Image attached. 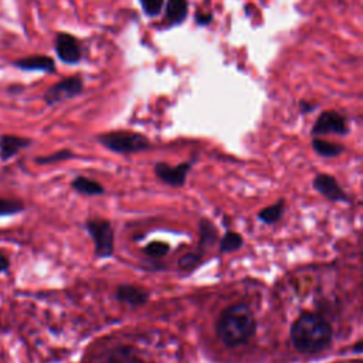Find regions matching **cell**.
Here are the masks:
<instances>
[{"mask_svg":"<svg viewBox=\"0 0 363 363\" xmlns=\"http://www.w3.org/2000/svg\"><path fill=\"white\" fill-rule=\"evenodd\" d=\"M332 328L325 318L305 312L291 326V342L301 353H318L329 346Z\"/></svg>","mask_w":363,"mask_h":363,"instance_id":"obj_1","label":"cell"},{"mask_svg":"<svg viewBox=\"0 0 363 363\" xmlns=\"http://www.w3.org/2000/svg\"><path fill=\"white\" fill-rule=\"evenodd\" d=\"M221 342L230 347L247 343L257 330V320L245 303H235L225 308L216 325Z\"/></svg>","mask_w":363,"mask_h":363,"instance_id":"obj_2","label":"cell"},{"mask_svg":"<svg viewBox=\"0 0 363 363\" xmlns=\"http://www.w3.org/2000/svg\"><path fill=\"white\" fill-rule=\"evenodd\" d=\"M96 140L108 150L119 155H130L146 150L150 142L146 136L130 130H112L96 136Z\"/></svg>","mask_w":363,"mask_h":363,"instance_id":"obj_3","label":"cell"},{"mask_svg":"<svg viewBox=\"0 0 363 363\" xmlns=\"http://www.w3.org/2000/svg\"><path fill=\"white\" fill-rule=\"evenodd\" d=\"M85 228L88 230L94 245L95 254L99 258H109L113 254V230L109 221L102 218H89L85 223Z\"/></svg>","mask_w":363,"mask_h":363,"instance_id":"obj_4","label":"cell"},{"mask_svg":"<svg viewBox=\"0 0 363 363\" xmlns=\"http://www.w3.org/2000/svg\"><path fill=\"white\" fill-rule=\"evenodd\" d=\"M84 91V79L81 75L67 77L54 85H51L43 95V99L47 105H55L67 99L81 95Z\"/></svg>","mask_w":363,"mask_h":363,"instance_id":"obj_5","label":"cell"},{"mask_svg":"<svg viewBox=\"0 0 363 363\" xmlns=\"http://www.w3.org/2000/svg\"><path fill=\"white\" fill-rule=\"evenodd\" d=\"M347 118L337 111H323L315 121L311 133L312 136H323V135H339L345 136L349 133Z\"/></svg>","mask_w":363,"mask_h":363,"instance_id":"obj_6","label":"cell"},{"mask_svg":"<svg viewBox=\"0 0 363 363\" xmlns=\"http://www.w3.org/2000/svg\"><path fill=\"white\" fill-rule=\"evenodd\" d=\"M54 48L57 52V57L64 62L69 65H75L82 58V48L79 41L69 33H58L54 40Z\"/></svg>","mask_w":363,"mask_h":363,"instance_id":"obj_7","label":"cell"},{"mask_svg":"<svg viewBox=\"0 0 363 363\" xmlns=\"http://www.w3.org/2000/svg\"><path fill=\"white\" fill-rule=\"evenodd\" d=\"M191 166H193V160L179 163L177 166H170L167 163L157 162L155 164V174L163 183H166L172 187H183L186 183L187 173L190 172Z\"/></svg>","mask_w":363,"mask_h":363,"instance_id":"obj_8","label":"cell"},{"mask_svg":"<svg viewBox=\"0 0 363 363\" xmlns=\"http://www.w3.org/2000/svg\"><path fill=\"white\" fill-rule=\"evenodd\" d=\"M315 190L320 193L326 200L335 201V203H349L347 194L343 191V189L339 186L337 180L332 174L319 173L315 176L312 182Z\"/></svg>","mask_w":363,"mask_h":363,"instance_id":"obj_9","label":"cell"},{"mask_svg":"<svg viewBox=\"0 0 363 363\" xmlns=\"http://www.w3.org/2000/svg\"><path fill=\"white\" fill-rule=\"evenodd\" d=\"M33 140L30 138L17 135H1L0 136V159L7 162L17 156L21 150L27 149Z\"/></svg>","mask_w":363,"mask_h":363,"instance_id":"obj_10","label":"cell"},{"mask_svg":"<svg viewBox=\"0 0 363 363\" xmlns=\"http://www.w3.org/2000/svg\"><path fill=\"white\" fill-rule=\"evenodd\" d=\"M11 64L23 71H41L48 74L55 72V61L48 55H30L16 60Z\"/></svg>","mask_w":363,"mask_h":363,"instance_id":"obj_11","label":"cell"},{"mask_svg":"<svg viewBox=\"0 0 363 363\" xmlns=\"http://www.w3.org/2000/svg\"><path fill=\"white\" fill-rule=\"evenodd\" d=\"M116 298L130 306H142L149 301L150 295L143 288L135 285H119L116 288Z\"/></svg>","mask_w":363,"mask_h":363,"instance_id":"obj_12","label":"cell"},{"mask_svg":"<svg viewBox=\"0 0 363 363\" xmlns=\"http://www.w3.org/2000/svg\"><path fill=\"white\" fill-rule=\"evenodd\" d=\"M189 14L187 0H166L164 4V21L167 26L174 27L182 24Z\"/></svg>","mask_w":363,"mask_h":363,"instance_id":"obj_13","label":"cell"},{"mask_svg":"<svg viewBox=\"0 0 363 363\" xmlns=\"http://www.w3.org/2000/svg\"><path fill=\"white\" fill-rule=\"evenodd\" d=\"M71 187L82 196H99V194H104V191H105L102 184H99L96 180L85 177V176H77L71 182Z\"/></svg>","mask_w":363,"mask_h":363,"instance_id":"obj_14","label":"cell"},{"mask_svg":"<svg viewBox=\"0 0 363 363\" xmlns=\"http://www.w3.org/2000/svg\"><path fill=\"white\" fill-rule=\"evenodd\" d=\"M312 147L322 157H336L345 150V147L342 145L320 139L318 136L312 139Z\"/></svg>","mask_w":363,"mask_h":363,"instance_id":"obj_15","label":"cell"},{"mask_svg":"<svg viewBox=\"0 0 363 363\" xmlns=\"http://www.w3.org/2000/svg\"><path fill=\"white\" fill-rule=\"evenodd\" d=\"M284 207H285V201L282 199H279L277 203L264 207L258 213V220L262 221L264 224H274L281 220V217L284 214Z\"/></svg>","mask_w":363,"mask_h":363,"instance_id":"obj_16","label":"cell"},{"mask_svg":"<svg viewBox=\"0 0 363 363\" xmlns=\"http://www.w3.org/2000/svg\"><path fill=\"white\" fill-rule=\"evenodd\" d=\"M242 245L241 234L235 231H227L220 240V252H234Z\"/></svg>","mask_w":363,"mask_h":363,"instance_id":"obj_17","label":"cell"},{"mask_svg":"<svg viewBox=\"0 0 363 363\" xmlns=\"http://www.w3.org/2000/svg\"><path fill=\"white\" fill-rule=\"evenodd\" d=\"M26 210V206L20 200L0 197V217H11Z\"/></svg>","mask_w":363,"mask_h":363,"instance_id":"obj_18","label":"cell"},{"mask_svg":"<svg viewBox=\"0 0 363 363\" xmlns=\"http://www.w3.org/2000/svg\"><path fill=\"white\" fill-rule=\"evenodd\" d=\"M72 157H74V153L69 149H61V150H57L51 155L35 157V163L44 166V164H52V163L64 162V160H68V159H72Z\"/></svg>","mask_w":363,"mask_h":363,"instance_id":"obj_19","label":"cell"},{"mask_svg":"<svg viewBox=\"0 0 363 363\" xmlns=\"http://www.w3.org/2000/svg\"><path fill=\"white\" fill-rule=\"evenodd\" d=\"M217 238V230L208 220H201L200 221V245H211L214 240Z\"/></svg>","mask_w":363,"mask_h":363,"instance_id":"obj_20","label":"cell"},{"mask_svg":"<svg viewBox=\"0 0 363 363\" xmlns=\"http://www.w3.org/2000/svg\"><path fill=\"white\" fill-rule=\"evenodd\" d=\"M169 244L163 241H152L143 248V252L150 258H162L169 252Z\"/></svg>","mask_w":363,"mask_h":363,"instance_id":"obj_21","label":"cell"},{"mask_svg":"<svg viewBox=\"0 0 363 363\" xmlns=\"http://www.w3.org/2000/svg\"><path fill=\"white\" fill-rule=\"evenodd\" d=\"M139 4L147 17H156L160 14L164 0H139Z\"/></svg>","mask_w":363,"mask_h":363,"instance_id":"obj_22","label":"cell"},{"mask_svg":"<svg viewBox=\"0 0 363 363\" xmlns=\"http://www.w3.org/2000/svg\"><path fill=\"white\" fill-rule=\"evenodd\" d=\"M201 252H190L179 259V267L183 269H193L201 259Z\"/></svg>","mask_w":363,"mask_h":363,"instance_id":"obj_23","label":"cell"},{"mask_svg":"<svg viewBox=\"0 0 363 363\" xmlns=\"http://www.w3.org/2000/svg\"><path fill=\"white\" fill-rule=\"evenodd\" d=\"M194 18H196V23L199 26H207V24L211 23L213 14H210V13H197Z\"/></svg>","mask_w":363,"mask_h":363,"instance_id":"obj_24","label":"cell"},{"mask_svg":"<svg viewBox=\"0 0 363 363\" xmlns=\"http://www.w3.org/2000/svg\"><path fill=\"white\" fill-rule=\"evenodd\" d=\"M318 108L316 104H312V102H308V101H301L299 102V111L301 113H311L312 111H315Z\"/></svg>","mask_w":363,"mask_h":363,"instance_id":"obj_25","label":"cell"},{"mask_svg":"<svg viewBox=\"0 0 363 363\" xmlns=\"http://www.w3.org/2000/svg\"><path fill=\"white\" fill-rule=\"evenodd\" d=\"M9 268H10V259H9V257H7L6 254L0 252V274L7 272Z\"/></svg>","mask_w":363,"mask_h":363,"instance_id":"obj_26","label":"cell"},{"mask_svg":"<svg viewBox=\"0 0 363 363\" xmlns=\"http://www.w3.org/2000/svg\"><path fill=\"white\" fill-rule=\"evenodd\" d=\"M353 350H354L356 353H362V342H360V340H359V342L354 345Z\"/></svg>","mask_w":363,"mask_h":363,"instance_id":"obj_27","label":"cell"},{"mask_svg":"<svg viewBox=\"0 0 363 363\" xmlns=\"http://www.w3.org/2000/svg\"><path fill=\"white\" fill-rule=\"evenodd\" d=\"M354 363H362V362H360V360H356V362H354Z\"/></svg>","mask_w":363,"mask_h":363,"instance_id":"obj_28","label":"cell"}]
</instances>
